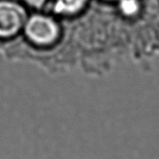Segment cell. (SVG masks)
<instances>
[{"instance_id":"cell-3","label":"cell","mask_w":159,"mask_h":159,"mask_svg":"<svg viewBox=\"0 0 159 159\" xmlns=\"http://www.w3.org/2000/svg\"><path fill=\"white\" fill-rule=\"evenodd\" d=\"M89 0H54L53 11L62 16L79 14L87 6Z\"/></svg>"},{"instance_id":"cell-1","label":"cell","mask_w":159,"mask_h":159,"mask_svg":"<svg viewBox=\"0 0 159 159\" xmlns=\"http://www.w3.org/2000/svg\"><path fill=\"white\" fill-rule=\"evenodd\" d=\"M23 28L28 40L39 46L52 45L60 35L58 23L53 18L45 15L32 16L27 19Z\"/></svg>"},{"instance_id":"cell-5","label":"cell","mask_w":159,"mask_h":159,"mask_svg":"<svg viewBox=\"0 0 159 159\" xmlns=\"http://www.w3.org/2000/svg\"><path fill=\"white\" fill-rule=\"evenodd\" d=\"M48 1L49 0H24L26 4L34 9H40L43 6H45Z\"/></svg>"},{"instance_id":"cell-4","label":"cell","mask_w":159,"mask_h":159,"mask_svg":"<svg viewBox=\"0 0 159 159\" xmlns=\"http://www.w3.org/2000/svg\"><path fill=\"white\" fill-rule=\"evenodd\" d=\"M136 4L134 0H123L121 4V10L127 14H130L136 10Z\"/></svg>"},{"instance_id":"cell-2","label":"cell","mask_w":159,"mask_h":159,"mask_svg":"<svg viewBox=\"0 0 159 159\" xmlns=\"http://www.w3.org/2000/svg\"><path fill=\"white\" fill-rule=\"evenodd\" d=\"M27 13L14 1L0 0V39H11L24 28Z\"/></svg>"}]
</instances>
